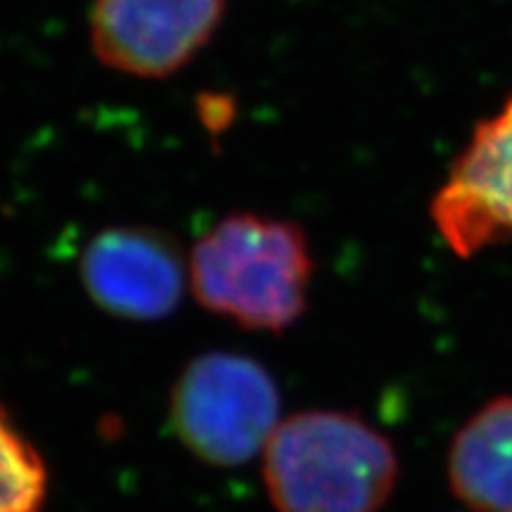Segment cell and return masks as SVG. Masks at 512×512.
I'll return each mask as SVG.
<instances>
[{
	"label": "cell",
	"instance_id": "obj_7",
	"mask_svg": "<svg viewBox=\"0 0 512 512\" xmlns=\"http://www.w3.org/2000/svg\"><path fill=\"white\" fill-rule=\"evenodd\" d=\"M448 484L472 512H512V396L484 403L448 448Z\"/></svg>",
	"mask_w": 512,
	"mask_h": 512
},
{
	"label": "cell",
	"instance_id": "obj_9",
	"mask_svg": "<svg viewBox=\"0 0 512 512\" xmlns=\"http://www.w3.org/2000/svg\"><path fill=\"white\" fill-rule=\"evenodd\" d=\"M200 119L207 131H223L233 119V100L226 98V95H216V93H207L200 98Z\"/></svg>",
	"mask_w": 512,
	"mask_h": 512
},
{
	"label": "cell",
	"instance_id": "obj_1",
	"mask_svg": "<svg viewBox=\"0 0 512 512\" xmlns=\"http://www.w3.org/2000/svg\"><path fill=\"white\" fill-rule=\"evenodd\" d=\"M313 273L306 230L256 211L223 216L195 240L188 256L190 292L204 311L275 335L304 316Z\"/></svg>",
	"mask_w": 512,
	"mask_h": 512
},
{
	"label": "cell",
	"instance_id": "obj_6",
	"mask_svg": "<svg viewBox=\"0 0 512 512\" xmlns=\"http://www.w3.org/2000/svg\"><path fill=\"white\" fill-rule=\"evenodd\" d=\"M430 216L441 240L465 259L512 240V93L494 117L479 121Z\"/></svg>",
	"mask_w": 512,
	"mask_h": 512
},
{
	"label": "cell",
	"instance_id": "obj_5",
	"mask_svg": "<svg viewBox=\"0 0 512 512\" xmlns=\"http://www.w3.org/2000/svg\"><path fill=\"white\" fill-rule=\"evenodd\" d=\"M79 278L91 302L128 323H157L178 311L188 261L174 235L152 226H110L83 247Z\"/></svg>",
	"mask_w": 512,
	"mask_h": 512
},
{
	"label": "cell",
	"instance_id": "obj_3",
	"mask_svg": "<svg viewBox=\"0 0 512 512\" xmlns=\"http://www.w3.org/2000/svg\"><path fill=\"white\" fill-rule=\"evenodd\" d=\"M178 441L202 463L245 465L264 453L280 425V392L254 358L209 351L176 377L169 401Z\"/></svg>",
	"mask_w": 512,
	"mask_h": 512
},
{
	"label": "cell",
	"instance_id": "obj_4",
	"mask_svg": "<svg viewBox=\"0 0 512 512\" xmlns=\"http://www.w3.org/2000/svg\"><path fill=\"white\" fill-rule=\"evenodd\" d=\"M226 8L228 0H93L88 38L102 67L166 79L209 46Z\"/></svg>",
	"mask_w": 512,
	"mask_h": 512
},
{
	"label": "cell",
	"instance_id": "obj_2",
	"mask_svg": "<svg viewBox=\"0 0 512 512\" xmlns=\"http://www.w3.org/2000/svg\"><path fill=\"white\" fill-rule=\"evenodd\" d=\"M396 482L392 441L344 411L294 413L264 448V486L275 512H380Z\"/></svg>",
	"mask_w": 512,
	"mask_h": 512
},
{
	"label": "cell",
	"instance_id": "obj_8",
	"mask_svg": "<svg viewBox=\"0 0 512 512\" xmlns=\"http://www.w3.org/2000/svg\"><path fill=\"white\" fill-rule=\"evenodd\" d=\"M46 496L48 470L41 453L0 406V512H41Z\"/></svg>",
	"mask_w": 512,
	"mask_h": 512
}]
</instances>
